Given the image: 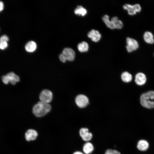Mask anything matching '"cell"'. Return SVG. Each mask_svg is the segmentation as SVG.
I'll return each instance as SVG.
<instances>
[{"label":"cell","mask_w":154,"mask_h":154,"mask_svg":"<svg viewBox=\"0 0 154 154\" xmlns=\"http://www.w3.org/2000/svg\"><path fill=\"white\" fill-rule=\"evenodd\" d=\"M8 46L7 42H0V48L2 50H4Z\"/></svg>","instance_id":"25"},{"label":"cell","mask_w":154,"mask_h":154,"mask_svg":"<svg viewBox=\"0 0 154 154\" xmlns=\"http://www.w3.org/2000/svg\"><path fill=\"white\" fill-rule=\"evenodd\" d=\"M102 21L105 23L106 26L111 29H115L112 22L109 20V16L107 15H105L102 17Z\"/></svg>","instance_id":"19"},{"label":"cell","mask_w":154,"mask_h":154,"mask_svg":"<svg viewBox=\"0 0 154 154\" xmlns=\"http://www.w3.org/2000/svg\"><path fill=\"white\" fill-rule=\"evenodd\" d=\"M77 48L78 50L80 52H86L88 50L89 45L87 42L85 41H83L78 44Z\"/></svg>","instance_id":"18"},{"label":"cell","mask_w":154,"mask_h":154,"mask_svg":"<svg viewBox=\"0 0 154 154\" xmlns=\"http://www.w3.org/2000/svg\"><path fill=\"white\" fill-rule=\"evenodd\" d=\"M140 103L143 107L148 109L154 107V102L151 100L154 99V92L149 91L143 94L140 96Z\"/></svg>","instance_id":"2"},{"label":"cell","mask_w":154,"mask_h":154,"mask_svg":"<svg viewBox=\"0 0 154 154\" xmlns=\"http://www.w3.org/2000/svg\"><path fill=\"white\" fill-rule=\"evenodd\" d=\"M62 53L64 55L67 60L71 61L74 59L75 53L74 51L71 48H64L62 51Z\"/></svg>","instance_id":"8"},{"label":"cell","mask_w":154,"mask_h":154,"mask_svg":"<svg viewBox=\"0 0 154 154\" xmlns=\"http://www.w3.org/2000/svg\"><path fill=\"white\" fill-rule=\"evenodd\" d=\"M121 77L123 81L125 82H131L132 78L131 75L127 72H123L121 75Z\"/></svg>","instance_id":"20"},{"label":"cell","mask_w":154,"mask_h":154,"mask_svg":"<svg viewBox=\"0 0 154 154\" xmlns=\"http://www.w3.org/2000/svg\"><path fill=\"white\" fill-rule=\"evenodd\" d=\"M126 48L127 52H129L136 50L139 47L138 42L135 40L131 38L127 37L126 38Z\"/></svg>","instance_id":"5"},{"label":"cell","mask_w":154,"mask_h":154,"mask_svg":"<svg viewBox=\"0 0 154 154\" xmlns=\"http://www.w3.org/2000/svg\"><path fill=\"white\" fill-rule=\"evenodd\" d=\"M149 147V142L144 139L139 140L137 143V148L141 151L144 152L147 151Z\"/></svg>","instance_id":"7"},{"label":"cell","mask_w":154,"mask_h":154,"mask_svg":"<svg viewBox=\"0 0 154 154\" xmlns=\"http://www.w3.org/2000/svg\"><path fill=\"white\" fill-rule=\"evenodd\" d=\"M123 8L127 11L128 14L130 15H135L137 12H140L141 10L140 5L138 4L133 5L125 4L123 5Z\"/></svg>","instance_id":"4"},{"label":"cell","mask_w":154,"mask_h":154,"mask_svg":"<svg viewBox=\"0 0 154 154\" xmlns=\"http://www.w3.org/2000/svg\"><path fill=\"white\" fill-rule=\"evenodd\" d=\"M8 80L13 85H15L20 80L19 77L13 72H10L7 74Z\"/></svg>","instance_id":"12"},{"label":"cell","mask_w":154,"mask_h":154,"mask_svg":"<svg viewBox=\"0 0 154 154\" xmlns=\"http://www.w3.org/2000/svg\"><path fill=\"white\" fill-rule=\"evenodd\" d=\"M146 80V76L144 74L139 72L135 75V81L137 85L141 86L145 83Z\"/></svg>","instance_id":"10"},{"label":"cell","mask_w":154,"mask_h":154,"mask_svg":"<svg viewBox=\"0 0 154 154\" xmlns=\"http://www.w3.org/2000/svg\"><path fill=\"white\" fill-rule=\"evenodd\" d=\"M73 154H84L80 151H76L74 152Z\"/></svg>","instance_id":"29"},{"label":"cell","mask_w":154,"mask_h":154,"mask_svg":"<svg viewBox=\"0 0 154 154\" xmlns=\"http://www.w3.org/2000/svg\"><path fill=\"white\" fill-rule=\"evenodd\" d=\"M75 101L77 106L80 108L86 107L89 103L88 98L83 94L78 95L76 98Z\"/></svg>","instance_id":"6"},{"label":"cell","mask_w":154,"mask_h":154,"mask_svg":"<svg viewBox=\"0 0 154 154\" xmlns=\"http://www.w3.org/2000/svg\"><path fill=\"white\" fill-rule=\"evenodd\" d=\"M9 40L8 37L6 35H4L1 36L0 38V42H7Z\"/></svg>","instance_id":"24"},{"label":"cell","mask_w":154,"mask_h":154,"mask_svg":"<svg viewBox=\"0 0 154 154\" xmlns=\"http://www.w3.org/2000/svg\"><path fill=\"white\" fill-rule=\"evenodd\" d=\"M39 98L41 102L48 104L52 100V93L51 91L48 90L44 89L40 92Z\"/></svg>","instance_id":"3"},{"label":"cell","mask_w":154,"mask_h":154,"mask_svg":"<svg viewBox=\"0 0 154 154\" xmlns=\"http://www.w3.org/2000/svg\"><path fill=\"white\" fill-rule=\"evenodd\" d=\"M51 106L48 104L39 101L33 107V112L36 117H40L43 116L50 110Z\"/></svg>","instance_id":"1"},{"label":"cell","mask_w":154,"mask_h":154,"mask_svg":"<svg viewBox=\"0 0 154 154\" xmlns=\"http://www.w3.org/2000/svg\"><path fill=\"white\" fill-rule=\"evenodd\" d=\"M2 80L3 82L5 84H7L9 82L7 74L2 76Z\"/></svg>","instance_id":"26"},{"label":"cell","mask_w":154,"mask_h":154,"mask_svg":"<svg viewBox=\"0 0 154 154\" xmlns=\"http://www.w3.org/2000/svg\"><path fill=\"white\" fill-rule=\"evenodd\" d=\"M143 37L145 41L147 43L152 44L154 42L153 35L150 32H145L143 35Z\"/></svg>","instance_id":"13"},{"label":"cell","mask_w":154,"mask_h":154,"mask_svg":"<svg viewBox=\"0 0 154 154\" xmlns=\"http://www.w3.org/2000/svg\"><path fill=\"white\" fill-rule=\"evenodd\" d=\"M88 37L90 38L93 41L97 42L100 39L101 37V34L99 32L96 30L92 29L88 32Z\"/></svg>","instance_id":"9"},{"label":"cell","mask_w":154,"mask_h":154,"mask_svg":"<svg viewBox=\"0 0 154 154\" xmlns=\"http://www.w3.org/2000/svg\"><path fill=\"white\" fill-rule=\"evenodd\" d=\"M89 132L88 129L86 128H81L79 131L80 136L82 137L86 133Z\"/></svg>","instance_id":"22"},{"label":"cell","mask_w":154,"mask_h":154,"mask_svg":"<svg viewBox=\"0 0 154 154\" xmlns=\"http://www.w3.org/2000/svg\"><path fill=\"white\" fill-rule=\"evenodd\" d=\"M94 148L92 144L88 142L84 144L83 147V151L86 154L91 153L94 150Z\"/></svg>","instance_id":"17"},{"label":"cell","mask_w":154,"mask_h":154,"mask_svg":"<svg viewBox=\"0 0 154 154\" xmlns=\"http://www.w3.org/2000/svg\"><path fill=\"white\" fill-rule=\"evenodd\" d=\"M92 137V135L91 133L89 132L86 133L82 136V139L85 141H88L90 140Z\"/></svg>","instance_id":"21"},{"label":"cell","mask_w":154,"mask_h":154,"mask_svg":"<svg viewBox=\"0 0 154 154\" xmlns=\"http://www.w3.org/2000/svg\"><path fill=\"white\" fill-rule=\"evenodd\" d=\"M105 154H121L118 151L112 149H108L107 150L105 153Z\"/></svg>","instance_id":"23"},{"label":"cell","mask_w":154,"mask_h":154,"mask_svg":"<svg viewBox=\"0 0 154 154\" xmlns=\"http://www.w3.org/2000/svg\"><path fill=\"white\" fill-rule=\"evenodd\" d=\"M59 58L60 60L63 62H65L67 60L65 57L62 53L59 55Z\"/></svg>","instance_id":"27"},{"label":"cell","mask_w":154,"mask_h":154,"mask_svg":"<svg viewBox=\"0 0 154 154\" xmlns=\"http://www.w3.org/2000/svg\"><path fill=\"white\" fill-rule=\"evenodd\" d=\"M37 45L35 42L31 41L27 43L25 47L26 50L29 52H33L36 50Z\"/></svg>","instance_id":"15"},{"label":"cell","mask_w":154,"mask_h":154,"mask_svg":"<svg viewBox=\"0 0 154 154\" xmlns=\"http://www.w3.org/2000/svg\"><path fill=\"white\" fill-rule=\"evenodd\" d=\"M38 135L37 132L35 130L29 129L25 133V137L28 141L35 140Z\"/></svg>","instance_id":"11"},{"label":"cell","mask_w":154,"mask_h":154,"mask_svg":"<svg viewBox=\"0 0 154 154\" xmlns=\"http://www.w3.org/2000/svg\"><path fill=\"white\" fill-rule=\"evenodd\" d=\"M74 13L76 15L84 16L86 14L87 11L82 6L78 5L75 9Z\"/></svg>","instance_id":"16"},{"label":"cell","mask_w":154,"mask_h":154,"mask_svg":"<svg viewBox=\"0 0 154 154\" xmlns=\"http://www.w3.org/2000/svg\"><path fill=\"white\" fill-rule=\"evenodd\" d=\"M115 29H120L122 28L123 24L121 21L118 19L116 16L113 17L111 20Z\"/></svg>","instance_id":"14"},{"label":"cell","mask_w":154,"mask_h":154,"mask_svg":"<svg viewBox=\"0 0 154 154\" xmlns=\"http://www.w3.org/2000/svg\"><path fill=\"white\" fill-rule=\"evenodd\" d=\"M4 5L3 2L0 1V12L3 9Z\"/></svg>","instance_id":"28"}]
</instances>
